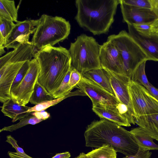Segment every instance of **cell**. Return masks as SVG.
<instances>
[{"label": "cell", "instance_id": "1", "mask_svg": "<svg viewBox=\"0 0 158 158\" xmlns=\"http://www.w3.org/2000/svg\"><path fill=\"white\" fill-rule=\"evenodd\" d=\"M84 135L86 147L96 148L104 144L108 145L125 156L136 154L139 149L130 131L105 119L94 120L88 125Z\"/></svg>", "mask_w": 158, "mask_h": 158}, {"label": "cell", "instance_id": "2", "mask_svg": "<svg viewBox=\"0 0 158 158\" xmlns=\"http://www.w3.org/2000/svg\"><path fill=\"white\" fill-rule=\"evenodd\" d=\"M40 72L37 82L50 94L59 86L72 67L69 50L62 46H46L35 52Z\"/></svg>", "mask_w": 158, "mask_h": 158}, {"label": "cell", "instance_id": "3", "mask_svg": "<svg viewBox=\"0 0 158 158\" xmlns=\"http://www.w3.org/2000/svg\"><path fill=\"white\" fill-rule=\"evenodd\" d=\"M75 19L81 27L94 35L108 32L120 0H77Z\"/></svg>", "mask_w": 158, "mask_h": 158}, {"label": "cell", "instance_id": "4", "mask_svg": "<svg viewBox=\"0 0 158 158\" xmlns=\"http://www.w3.org/2000/svg\"><path fill=\"white\" fill-rule=\"evenodd\" d=\"M70 29L69 22L64 18L43 14L37 19L31 42L39 50L47 46H53L66 39Z\"/></svg>", "mask_w": 158, "mask_h": 158}, {"label": "cell", "instance_id": "5", "mask_svg": "<svg viewBox=\"0 0 158 158\" xmlns=\"http://www.w3.org/2000/svg\"><path fill=\"white\" fill-rule=\"evenodd\" d=\"M107 40L115 45L119 52L124 74L130 79L143 62L148 60L156 61L125 30L121 31L117 34L109 36Z\"/></svg>", "mask_w": 158, "mask_h": 158}, {"label": "cell", "instance_id": "6", "mask_svg": "<svg viewBox=\"0 0 158 158\" xmlns=\"http://www.w3.org/2000/svg\"><path fill=\"white\" fill-rule=\"evenodd\" d=\"M101 45L92 36L82 34L71 43L69 51L72 66L82 75L92 69L101 68L100 60Z\"/></svg>", "mask_w": 158, "mask_h": 158}, {"label": "cell", "instance_id": "7", "mask_svg": "<svg viewBox=\"0 0 158 158\" xmlns=\"http://www.w3.org/2000/svg\"><path fill=\"white\" fill-rule=\"evenodd\" d=\"M128 90L135 121L141 116L158 114V101L145 87L131 80Z\"/></svg>", "mask_w": 158, "mask_h": 158}, {"label": "cell", "instance_id": "8", "mask_svg": "<svg viewBox=\"0 0 158 158\" xmlns=\"http://www.w3.org/2000/svg\"><path fill=\"white\" fill-rule=\"evenodd\" d=\"M92 109L101 119L108 120L121 126L129 127L131 124L135 123L133 112L121 103L116 105L97 103L93 105Z\"/></svg>", "mask_w": 158, "mask_h": 158}, {"label": "cell", "instance_id": "9", "mask_svg": "<svg viewBox=\"0 0 158 158\" xmlns=\"http://www.w3.org/2000/svg\"><path fill=\"white\" fill-rule=\"evenodd\" d=\"M40 72L39 65L35 58L30 61V66L25 77L19 85L10 91L11 98L22 105L28 103L34 91Z\"/></svg>", "mask_w": 158, "mask_h": 158}, {"label": "cell", "instance_id": "10", "mask_svg": "<svg viewBox=\"0 0 158 158\" xmlns=\"http://www.w3.org/2000/svg\"><path fill=\"white\" fill-rule=\"evenodd\" d=\"M76 88L88 96L91 100L93 105L97 103L116 105L121 103L115 95L83 75Z\"/></svg>", "mask_w": 158, "mask_h": 158}, {"label": "cell", "instance_id": "11", "mask_svg": "<svg viewBox=\"0 0 158 158\" xmlns=\"http://www.w3.org/2000/svg\"><path fill=\"white\" fill-rule=\"evenodd\" d=\"M37 19L18 21L5 40L3 48H16L19 45L29 41L30 36L34 32Z\"/></svg>", "mask_w": 158, "mask_h": 158}, {"label": "cell", "instance_id": "12", "mask_svg": "<svg viewBox=\"0 0 158 158\" xmlns=\"http://www.w3.org/2000/svg\"><path fill=\"white\" fill-rule=\"evenodd\" d=\"M99 58L102 68L114 73L125 75L119 52L109 40H107L101 45Z\"/></svg>", "mask_w": 158, "mask_h": 158}, {"label": "cell", "instance_id": "13", "mask_svg": "<svg viewBox=\"0 0 158 158\" xmlns=\"http://www.w3.org/2000/svg\"><path fill=\"white\" fill-rule=\"evenodd\" d=\"M123 20L127 25L151 24L157 17L151 9L126 5L120 2Z\"/></svg>", "mask_w": 158, "mask_h": 158}, {"label": "cell", "instance_id": "14", "mask_svg": "<svg viewBox=\"0 0 158 158\" xmlns=\"http://www.w3.org/2000/svg\"><path fill=\"white\" fill-rule=\"evenodd\" d=\"M127 25L130 35L156 61H158V33L151 31L141 32L132 25Z\"/></svg>", "mask_w": 158, "mask_h": 158}, {"label": "cell", "instance_id": "15", "mask_svg": "<svg viewBox=\"0 0 158 158\" xmlns=\"http://www.w3.org/2000/svg\"><path fill=\"white\" fill-rule=\"evenodd\" d=\"M25 62L6 64L0 69V101L3 103L11 98V85L20 69Z\"/></svg>", "mask_w": 158, "mask_h": 158}, {"label": "cell", "instance_id": "16", "mask_svg": "<svg viewBox=\"0 0 158 158\" xmlns=\"http://www.w3.org/2000/svg\"><path fill=\"white\" fill-rule=\"evenodd\" d=\"M106 70L109 74L111 85L115 95L121 103L128 106L133 112L128 90L130 77Z\"/></svg>", "mask_w": 158, "mask_h": 158}, {"label": "cell", "instance_id": "17", "mask_svg": "<svg viewBox=\"0 0 158 158\" xmlns=\"http://www.w3.org/2000/svg\"><path fill=\"white\" fill-rule=\"evenodd\" d=\"M35 48L31 41L19 45L0 58V69L8 64L31 61L34 57Z\"/></svg>", "mask_w": 158, "mask_h": 158}, {"label": "cell", "instance_id": "18", "mask_svg": "<svg viewBox=\"0 0 158 158\" xmlns=\"http://www.w3.org/2000/svg\"><path fill=\"white\" fill-rule=\"evenodd\" d=\"M3 103L2 106L1 107V111L4 116L12 119V122L20 120L31 114V112H27L30 107L19 104L12 98Z\"/></svg>", "mask_w": 158, "mask_h": 158}, {"label": "cell", "instance_id": "19", "mask_svg": "<svg viewBox=\"0 0 158 158\" xmlns=\"http://www.w3.org/2000/svg\"><path fill=\"white\" fill-rule=\"evenodd\" d=\"M83 76L95 82L110 93L115 95L111 85L109 74L105 69L102 67L92 69L85 73Z\"/></svg>", "mask_w": 158, "mask_h": 158}, {"label": "cell", "instance_id": "20", "mask_svg": "<svg viewBox=\"0 0 158 158\" xmlns=\"http://www.w3.org/2000/svg\"><path fill=\"white\" fill-rule=\"evenodd\" d=\"M135 123L153 139L158 141V114L143 116Z\"/></svg>", "mask_w": 158, "mask_h": 158}, {"label": "cell", "instance_id": "21", "mask_svg": "<svg viewBox=\"0 0 158 158\" xmlns=\"http://www.w3.org/2000/svg\"><path fill=\"white\" fill-rule=\"evenodd\" d=\"M130 132L134 136L139 148L145 151L158 150V145L140 127L133 128Z\"/></svg>", "mask_w": 158, "mask_h": 158}, {"label": "cell", "instance_id": "22", "mask_svg": "<svg viewBox=\"0 0 158 158\" xmlns=\"http://www.w3.org/2000/svg\"><path fill=\"white\" fill-rule=\"evenodd\" d=\"M0 18L16 23L18 22V9L14 0H0Z\"/></svg>", "mask_w": 158, "mask_h": 158}, {"label": "cell", "instance_id": "23", "mask_svg": "<svg viewBox=\"0 0 158 158\" xmlns=\"http://www.w3.org/2000/svg\"><path fill=\"white\" fill-rule=\"evenodd\" d=\"M86 96L85 94L80 89L73 92H71L67 95L60 98L54 99L50 101H47L38 104L32 107H30L27 111L28 113L37 112L44 110L50 106H54L59 103L64 99L69 97L76 96Z\"/></svg>", "mask_w": 158, "mask_h": 158}, {"label": "cell", "instance_id": "24", "mask_svg": "<svg viewBox=\"0 0 158 158\" xmlns=\"http://www.w3.org/2000/svg\"><path fill=\"white\" fill-rule=\"evenodd\" d=\"M53 97L39 83L36 82L29 102L36 105L43 102L53 100Z\"/></svg>", "mask_w": 158, "mask_h": 158}, {"label": "cell", "instance_id": "25", "mask_svg": "<svg viewBox=\"0 0 158 158\" xmlns=\"http://www.w3.org/2000/svg\"><path fill=\"white\" fill-rule=\"evenodd\" d=\"M117 152L112 146L104 144L86 154L88 158H117Z\"/></svg>", "mask_w": 158, "mask_h": 158}, {"label": "cell", "instance_id": "26", "mask_svg": "<svg viewBox=\"0 0 158 158\" xmlns=\"http://www.w3.org/2000/svg\"><path fill=\"white\" fill-rule=\"evenodd\" d=\"M15 25L13 22L0 18V55L5 52L3 48L5 40Z\"/></svg>", "mask_w": 158, "mask_h": 158}, {"label": "cell", "instance_id": "27", "mask_svg": "<svg viewBox=\"0 0 158 158\" xmlns=\"http://www.w3.org/2000/svg\"><path fill=\"white\" fill-rule=\"evenodd\" d=\"M43 120L38 119L34 116L28 115L20 120V121L17 123L4 127L0 130V132L4 131L12 132L26 125H34Z\"/></svg>", "mask_w": 158, "mask_h": 158}, {"label": "cell", "instance_id": "28", "mask_svg": "<svg viewBox=\"0 0 158 158\" xmlns=\"http://www.w3.org/2000/svg\"><path fill=\"white\" fill-rule=\"evenodd\" d=\"M72 67L66 75L58 88L51 95L54 99L62 98L71 92L73 89L69 86V81Z\"/></svg>", "mask_w": 158, "mask_h": 158}, {"label": "cell", "instance_id": "29", "mask_svg": "<svg viewBox=\"0 0 158 158\" xmlns=\"http://www.w3.org/2000/svg\"><path fill=\"white\" fill-rule=\"evenodd\" d=\"M146 61L142 63L131 77V80L145 87L146 89L150 84L147 77L145 68Z\"/></svg>", "mask_w": 158, "mask_h": 158}, {"label": "cell", "instance_id": "30", "mask_svg": "<svg viewBox=\"0 0 158 158\" xmlns=\"http://www.w3.org/2000/svg\"><path fill=\"white\" fill-rule=\"evenodd\" d=\"M30 66V61H26L18 73L11 85L10 92L18 86L26 75Z\"/></svg>", "mask_w": 158, "mask_h": 158}, {"label": "cell", "instance_id": "31", "mask_svg": "<svg viewBox=\"0 0 158 158\" xmlns=\"http://www.w3.org/2000/svg\"><path fill=\"white\" fill-rule=\"evenodd\" d=\"M120 2L128 5L151 9L149 0H120Z\"/></svg>", "mask_w": 158, "mask_h": 158}, {"label": "cell", "instance_id": "32", "mask_svg": "<svg viewBox=\"0 0 158 158\" xmlns=\"http://www.w3.org/2000/svg\"><path fill=\"white\" fill-rule=\"evenodd\" d=\"M6 138V142L10 144L12 147L15 149L16 152L19 155L27 158H33L28 155L25 152L23 149L18 145L17 141L11 135H7Z\"/></svg>", "mask_w": 158, "mask_h": 158}, {"label": "cell", "instance_id": "33", "mask_svg": "<svg viewBox=\"0 0 158 158\" xmlns=\"http://www.w3.org/2000/svg\"><path fill=\"white\" fill-rule=\"evenodd\" d=\"M82 75L72 66L69 81V86L71 88H76L77 85L81 80Z\"/></svg>", "mask_w": 158, "mask_h": 158}, {"label": "cell", "instance_id": "34", "mask_svg": "<svg viewBox=\"0 0 158 158\" xmlns=\"http://www.w3.org/2000/svg\"><path fill=\"white\" fill-rule=\"evenodd\" d=\"M152 154V152L149 151H145L139 148L136 154L131 156H125L124 158H150Z\"/></svg>", "mask_w": 158, "mask_h": 158}, {"label": "cell", "instance_id": "35", "mask_svg": "<svg viewBox=\"0 0 158 158\" xmlns=\"http://www.w3.org/2000/svg\"><path fill=\"white\" fill-rule=\"evenodd\" d=\"M151 24L149 23H142L132 26L137 31L141 32H146L151 31Z\"/></svg>", "mask_w": 158, "mask_h": 158}, {"label": "cell", "instance_id": "36", "mask_svg": "<svg viewBox=\"0 0 158 158\" xmlns=\"http://www.w3.org/2000/svg\"><path fill=\"white\" fill-rule=\"evenodd\" d=\"M31 114L35 117L37 118L45 120L50 117V114L45 110L33 112L31 113Z\"/></svg>", "mask_w": 158, "mask_h": 158}, {"label": "cell", "instance_id": "37", "mask_svg": "<svg viewBox=\"0 0 158 158\" xmlns=\"http://www.w3.org/2000/svg\"><path fill=\"white\" fill-rule=\"evenodd\" d=\"M150 94L158 101V89L151 84L146 89Z\"/></svg>", "mask_w": 158, "mask_h": 158}, {"label": "cell", "instance_id": "38", "mask_svg": "<svg viewBox=\"0 0 158 158\" xmlns=\"http://www.w3.org/2000/svg\"><path fill=\"white\" fill-rule=\"evenodd\" d=\"M151 10L158 18V0H149Z\"/></svg>", "mask_w": 158, "mask_h": 158}, {"label": "cell", "instance_id": "39", "mask_svg": "<svg viewBox=\"0 0 158 158\" xmlns=\"http://www.w3.org/2000/svg\"><path fill=\"white\" fill-rule=\"evenodd\" d=\"M71 154L69 152L56 154L51 158H69Z\"/></svg>", "mask_w": 158, "mask_h": 158}, {"label": "cell", "instance_id": "40", "mask_svg": "<svg viewBox=\"0 0 158 158\" xmlns=\"http://www.w3.org/2000/svg\"><path fill=\"white\" fill-rule=\"evenodd\" d=\"M151 31L158 33V18L151 24Z\"/></svg>", "mask_w": 158, "mask_h": 158}, {"label": "cell", "instance_id": "41", "mask_svg": "<svg viewBox=\"0 0 158 158\" xmlns=\"http://www.w3.org/2000/svg\"><path fill=\"white\" fill-rule=\"evenodd\" d=\"M7 154L10 158H27L19 155L16 152L8 151Z\"/></svg>", "mask_w": 158, "mask_h": 158}, {"label": "cell", "instance_id": "42", "mask_svg": "<svg viewBox=\"0 0 158 158\" xmlns=\"http://www.w3.org/2000/svg\"><path fill=\"white\" fill-rule=\"evenodd\" d=\"M74 158H88L86 154L84 152H81L77 156Z\"/></svg>", "mask_w": 158, "mask_h": 158}]
</instances>
